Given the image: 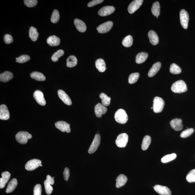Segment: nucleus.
<instances>
[{"instance_id": "obj_1", "label": "nucleus", "mask_w": 195, "mask_h": 195, "mask_svg": "<svg viewBox=\"0 0 195 195\" xmlns=\"http://www.w3.org/2000/svg\"><path fill=\"white\" fill-rule=\"evenodd\" d=\"M171 89L173 92L180 93L186 92L187 90V87L185 82L183 80H180L172 84Z\"/></svg>"}, {"instance_id": "obj_2", "label": "nucleus", "mask_w": 195, "mask_h": 195, "mask_svg": "<svg viewBox=\"0 0 195 195\" xmlns=\"http://www.w3.org/2000/svg\"><path fill=\"white\" fill-rule=\"evenodd\" d=\"M114 118L116 122L121 124H124L126 123L128 119L126 112L122 109L117 110L115 113Z\"/></svg>"}, {"instance_id": "obj_3", "label": "nucleus", "mask_w": 195, "mask_h": 195, "mask_svg": "<svg viewBox=\"0 0 195 195\" xmlns=\"http://www.w3.org/2000/svg\"><path fill=\"white\" fill-rule=\"evenodd\" d=\"M165 105L163 99L160 97H156L153 100V110L154 112L158 113L162 111Z\"/></svg>"}, {"instance_id": "obj_4", "label": "nucleus", "mask_w": 195, "mask_h": 195, "mask_svg": "<svg viewBox=\"0 0 195 195\" xmlns=\"http://www.w3.org/2000/svg\"><path fill=\"white\" fill-rule=\"evenodd\" d=\"M32 138V135L27 132H19L16 134V139L20 144H27L28 140Z\"/></svg>"}, {"instance_id": "obj_5", "label": "nucleus", "mask_w": 195, "mask_h": 195, "mask_svg": "<svg viewBox=\"0 0 195 195\" xmlns=\"http://www.w3.org/2000/svg\"><path fill=\"white\" fill-rule=\"evenodd\" d=\"M128 141V136L125 133H121L118 136L115 141L117 146L120 148L125 147L127 146Z\"/></svg>"}, {"instance_id": "obj_6", "label": "nucleus", "mask_w": 195, "mask_h": 195, "mask_svg": "<svg viewBox=\"0 0 195 195\" xmlns=\"http://www.w3.org/2000/svg\"><path fill=\"white\" fill-rule=\"evenodd\" d=\"M180 21L181 25L185 29H187L188 27L189 15L185 10H182L180 13Z\"/></svg>"}, {"instance_id": "obj_7", "label": "nucleus", "mask_w": 195, "mask_h": 195, "mask_svg": "<svg viewBox=\"0 0 195 195\" xmlns=\"http://www.w3.org/2000/svg\"><path fill=\"white\" fill-rule=\"evenodd\" d=\"M101 143V136L99 134H97L95 135L93 141L91 144L88 150V153L92 154L95 152L99 147Z\"/></svg>"}, {"instance_id": "obj_8", "label": "nucleus", "mask_w": 195, "mask_h": 195, "mask_svg": "<svg viewBox=\"0 0 195 195\" xmlns=\"http://www.w3.org/2000/svg\"><path fill=\"white\" fill-rule=\"evenodd\" d=\"M41 164L42 162L40 160L33 159L28 162L25 165V168L28 171H33L41 166Z\"/></svg>"}, {"instance_id": "obj_9", "label": "nucleus", "mask_w": 195, "mask_h": 195, "mask_svg": "<svg viewBox=\"0 0 195 195\" xmlns=\"http://www.w3.org/2000/svg\"><path fill=\"white\" fill-rule=\"evenodd\" d=\"M113 25V23L111 21H108L99 25L97 28L98 31L100 33H105L109 32Z\"/></svg>"}, {"instance_id": "obj_10", "label": "nucleus", "mask_w": 195, "mask_h": 195, "mask_svg": "<svg viewBox=\"0 0 195 195\" xmlns=\"http://www.w3.org/2000/svg\"><path fill=\"white\" fill-rule=\"evenodd\" d=\"M143 2V0H135L132 2L128 9L129 13L132 14L136 11L142 5Z\"/></svg>"}, {"instance_id": "obj_11", "label": "nucleus", "mask_w": 195, "mask_h": 195, "mask_svg": "<svg viewBox=\"0 0 195 195\" xmlns=\"http://www.w3.org/2000/svg\"><path fill=\"white\" fill-rule=\"evenodd\" d=\"M56 128L62 132H66L67 133H70L71 129L70 124H68L64 121H58L55 124Z\"/></svg>"}, {"instance_id": "obj_12", "label": "nucleus", "mask_w": 195, "mask_h": 195, "mask_svg": "<svg viewBox=\"0 0 195 195\" xmlns=\"http://www.w3.org/2000/svg\"><path fill=\"white\" fill-rule=\"evenodd\" d=\"M33 97L39 105L44 106L46 104L43 93L41 91L37 90L34 92Z\"/></svg>"}, {"instance_id": "obj_13", "label": "nucleus", "mask_w": 195, "mask_h": 195, "mask_svg": "<svg viewBox=\"0 0 195 195\" xmlns=\"http://www.w3.org/2000/svg\"><path fill=\"white\" fill-rule=\"evenodd\" d=\"M115 10L112 6H106L101 8L98 12V14L101 16H108L112 14Z\"/></svg>"}, {"instance_id": "obj_14", "label": "nucleus", "mask_w": 195, "mask_h": 195, "mask_svg": "<svg viewBox=\"0 0 195 195\" xmlns=\"http://www.w3.org/2000/svg\"><path fill=\"white\" fill-rule=\"evenodd\" d=\"M107 110V108L101 103H98L95 106V113L98 118H101L102 115L105 114Z\"/></svg>"}, {"instance_id": "obj_15", "label": "nucleus", "mask_w": 195, "mask_h": 195, "mask_svg": "<svg viewBox=\"0 0 195 195\" xmlns=\"http://www.w3.org/2000/svg\"><path fill=\"white\" fill-rule=\"evenodd\" d=\"M154 188L156 192L160 195H171V194L170 190L165 186L157 185L154 186Z\"/></svg>"}, {"instance_id": "obj_16", "label": "nucleus", "mask_w": 195, "mask_h": 195, "mask_svg": "<svg viewBox=\"0 0 195 195\" xmlns=\"http://www.w3.org/2000/svg\"><path fill=\"white\" fill-rule=\"evenodd\" d=\"M171 127L175 131H178L183 129V125L182 124V120L180 119H175L170 121Z\"/></svg>"}, {"instance_id": "obj_17", "label": "nucleus", "mask_w": 195, "mask_h": 195, "mask_svg": "<svg viewBox=\"0 0 195 195\" xmlns=\"http://www.w3.org/2000/svg\"><path fill=\"white\" fill-rule=\"evenodd\" d=\"M10 113L7 107L4 105L0 106V119L2 120H7L10 118Z\"/></svg>"}, {"instance_id": "obj_18", "label": "nucleus", "mask_w": 195, "mask_h": 195, "mask_svg": "<svg viewBox=\"0 0 195 195\" xmlns=\"http://www.w3.org/2000/svg\"><path fill=\"white\" fill-rule=\"evenodd\" d=\"M58 95L59 98L62 100L66 105L68 106L72 105V101L70 98L63 90H59L58 92Z\"/></svg>"}, {"instance_id": "obj_19", "label": "nucleus", "mask_w": 195, "mask_h": 195, "mask_svg": "<svg viewBox=\"0 0 195 195\" xmlns=\"http://www.w3.org/2000/svg\"><path fill=\"white\" fill-rule=\"evenodd\" d=\"M2 177L0 179V188H3L10 178V173L8 171H5L2 173Z\"/></svg>"}, {"instance_id": "obj_20", "label": "nucleus", "mask_w": 195, "mask_h": 195, "mask_svg": "<svg viewBox=\"0 0 195 195\" xmlns=\"http://www.w3.org/2000/svg\"><path fill=\"white\" fill-rule=\"evenodd\" d=\"M76 29L80 32H84L86 30V26L84 22L78 19H76L74 21Z\"/></svg>"}, {"instance_id": "obj_21", "label": "nucleus", "mask_w": 195, "mask_h": 195, "mask_svg": "<svg viewBox=\"0 0 195 195\" xmlns=\"http://www.w3.org/2000/svg\"><path fill=\"white\" fill-rule=\"evenodd\" d=\"M150 42L153 45H157L159 43V38L157 34L153 30H150L148 33Z\"/></svg>"}, {"instance_id": "obj_22", "label": "nucleus", "mask_w": 195, "mask_h": 195, "mask_svg": "<svg viewBox=\"0 0 195 195\" xmlns=\"http://www.w3.org/2000/svg\"><path fill=\"white\" fill-rule=\"evenodd\" d=\"M161 64L160 62L156 63L153 65L150 70H149L148 75L149 77H153L157 74L161 68Z\"/></svg>"}, {"instance_id": "obj_23", "label": "nucleus", "mask_w": 195, "mask_h": 195, "mask_svg": "<svg viewBox=\"0 0 195 195\" xmlns=\"http://www.w3.org/2000/svg\"><path fill=\"white\" fill-rule=\"evenodd\" d=\"M127 177L123 174L119 175L116 179V186L117 188H120L124 185L127 181Z\"/></svg>"}, {"instance_id": "obj_24", "label": "nucleus", "mask_w": 195, "mask_h": 195, "mask_svg": "<svg viewBox=\"0 0 195 195\" xmlns=\"http://www.w3.org/2000/svg\"><path fill=\"white\" fill-rule=\"evenodd\" d=\"M48 44L51 46H56L59 45L60 42V39L55 36H50L47 40Z\"/></svg>"}, {"instance_id": "obj_25", "label": "nucleus", "mask_w": 195, "mask_h": 195, "mask_svg": "<svg viewBox=\"0 0 195 195\" xmlns=\"http://www.w3.org/2000/svg\"><path fill=\"white\" fill-rule=\"evenodd\" d=\"M13 78V73L9 71H6L0 75V81L2 82H8Z\"/></svg>"}, {"instance_id": "obj_26", "label": "nucleus", "mask_w": 195, "mask_h": 195, "mask_svg": "<svg viewBox=\"0 0 195 195\" xmlns=\"http://www.w3.org/2000/svg\"><path fill=\"white\" fill-rule=\"evenodd\" d=\"M95 66L98 70L101 72H104L106 69L105 61L102 58H99L96 61Z\"/></svg>"}, {"instance_id": "obj_27", "label": "nucleus", "mask_w": 195, "mask_h": 195, "mask_svg": "<svg viewBox=\"0 0 195 195\" xmlns=\"http://www.w3.org/2000/svg\"><path fill=\"white\" fill-rule=\"evenodd\" d=\"M148 54L145 52H141L136 55V63L141 64L144 62L148 58Z\"/></svg>"}, {"instance_id": "obj_28", "label": "nucleus", "mask_w": 195, "mask_h": 195, "mask_svg": "<svg viewBox=\"0 0 195 195\" xmlns=\"http://www.w3.org/2000/svg\"><path fill=\"white\" fill-rule=\"evenodd\" d=\"M77 59L76 57L74 55L69 56L67 59L66 65L69 68H72L76 66Z\"/></svg>"}, {"instance_id": "obj_29", "label": "nucleus", "mask_w": 195, "mask_h": 195, "mask_svg": "<svg viewBox=\"0 0 195 195\" xmlns=\"http://www.w3.org/2000/svg\"><path fill=\"white\" fill-rule=\"evenodd\" d=\"M30 76L37 81H44L46 80V77L43 74L38 72H34L30 73Z\"/></svg>"}, {"instance_id": "obj_30", "label": "nucleus", "mask_w": 195, "mask_h": 195, "mask_svg": "<svg viewBox=\"0 0 195 195\" xmlns=\"http://www.w3.org/2000/svg\"><path fill=\"white\" fill-rule=\"evenodd\" d=\"M17 185V180L16 179H13L8 183L6 192L7 193L12 192L14 191Z\"/></svg>"}, {"instance_id": "obj_31", "label": "nucleus", "mask_w": 195, "mask_h": 195, "mask_svg": "<svg viewBox=\"0 0 195 195\" xmlns=\"http://www.w3.org/2000/svg\"><path fill=\"white\" fill-rule=\"evenodd\" d=\"M38 36V32L36 28L33 27H30L29 30V36L31 40L36 41L37 40Z\"/></svg>"}, {"instance_id": "obj_32", "label": "nucleus", "mask_w": 195, "mask_h": 195, "mask_svg": "<svg viewBox=\"0 0 195 195\" xmlns=\"http://www.w3.org/2000/svg\"><path fill=\"white\" fill-rule=\"evenodd\" d=\"M151 12L154 16L158 18L160 14V6L159 2H156L153 4Z\"/></svg>"}, {"instance_id": "obj_33", "label": "nucleus", "mask_w": 195, "mask_h": 195, "mask_svg": "<svg viewBox=\"0 0 195 195\" xmlns=\"http://www.w3.org/2000/svg\"><path fill=\"white\" fill-rule=\"evenodd\" d=\"M151 142V138L150 136L147 135L145 136L143 139L141 148L143 150H146L148 148Z\"/></svg>"}, {"instance_id": "obj_34", "label": "nucleus", "mask_w": 195, "mask_h": 195, "mask_svg": "<svg viewBox=\"0 0 195 195\" xmlns=\"http://www.w3.org/2000/svg\"><path fill=\"white\" fill-rule=\"evenodd\" d=\"M100 98L102 99V104L105 106H109L110 104V98L108 97L104 93H101L99 95Z\"/></svg>"}, {"instance_id": "obj_35", "label": "nucleus", "mask_w": 195, "mask_h": 195, "mask_svg": "<svg viewBox=\"0 0 195 195\" xmlns=\"http://www.w3.org/2000/svg\"><path fill=\"white\" fill-rule=\"evenodd\" d=\"M133 42V39L131 35L128 36L126 37L123 39L122 41V44L124 46L129 47L132 46Z\"/></svg>"}, {"instance_id": "obj_36", "label": "nucleus", "mask_w": 195, "mask_h": 195, "mask_svg": "<svg viewBox=\"0 0 195 195\" xmlns=\"http://www.w3.org/2000/svg\"><path fill=\"white\" fill-rule=\"evenodd\" d=\"M170 72L173 74H179L181 72V69L176 64H171L170 69Z\"/></svg>"}, {"instance_id": "obj_37", "label": "nucleus", "mask_w": 195, "mask_h": 195, "mask_svg": "<svg viewBox=\"0 0 195 195\" xmlns=\"http://www.w3.org/2000/svg\"><path fill=\"white\" fill-rule=\"evenodd\" d=\"M64 51L62 50H59L54 53L51 57V60L53 62L58 61V58L64 55Z\"/></svg>"}, {"instance_id": "obj_38", "label": "nucleus", "mask_w": 195, "mask_h": 195, "mask_svg": "<svg viewBox=\"0 0 195 195\" xmlns=\"http://www.w3.org/2000/svg\"><path fill=\"white\" fill-rule=\"evenodd\" d=\"M176 157V154L175 153L167 155L162 158L161 161L163 163H166L175 159Z\"/></svg>"}, {"instance_id": "obj_39", "label": "nucleus", "mask_w": 195, "mask_h": 195, "mask_svg": "<svg viewBox=\"0 0 195 195\" xmlns=\"http://www.w3.org/2000/svg\"><path fill=\"white\" fill-rule=\"evenodd\" d=\"M140 77V74L134 73L131 74L128 78V82L130 84H133L138 81Z\"/></svg>"}, {"instance_id": "obj_40", "label": "nucleus", "mask_w": 195, "mask_h": 195, "mask_svg": "<svg viewBox=\"0 0 195 195\" xmlns=\"http://www.w3.org/2000/svg\"><path fill=\"white\" fill-rule=\"evenodd\" d=\"M60 19V14L58 11L57 10H54L52 13L51 18V21L52 23H56L58 22Z\"/></svg>"}, {"instance_id": "obj_41", "label": "nucleus", "mask_w": 195, "mask_h": 195, "mask_svg": "<svg viewBox=\"0 0 195 195\" xmlns=\"http://www.w3.org/2000/svg\"><path fill=\"white\" fill-rule=\"evenodd\" d=\"M186 180L189 183L195 182V169L190 171L186 177Z\"/></svg>"}, {"instance_id": "obj_42", "label": "nucleus", "mask_w": 195, "mask_h": 195, "mask_svg": "<svg viewBox=\"0 0 195 195\" xmlns=\"http://www.w3.org/2000/svg\"><path fill=\"white\" fill-rule=\"evenodd\" d=\"M30 58V56L27 55H23L16 58V62L20 63H23L29 61Z\"/></svg>"}, {"instance_id": "obj_43", "label": "nucleus", "mask_w": 195, "mask_h": 195, "mask_svg": "<svg viewBox=\"0 0 195 195\" xmlns=\"http://www.w3.org/2000/svg\"><path fill=\"white\" fill-rule=\"evenodd\" d=\"M194 132V129L192 128H188L184 130L180 134V136L181 138H185L190 136Z\"/></svg>"}, {"instance_id": "obj_44", "label": "nucleus", "mask_w": 195, "mask_h": 195, "mask_svg": "<svg viewBox=\"0 0 195 195\" xmlns=\"http://www.w3.org/2000/svg\"><path fill=\"white\" fill-rule=\"evenodd\" d=\"M44 185L46 192V193L47 194H51L53 190V188L51 186V184L47 181L46 180L44 181Z\"/></svg>"}, {"instance_id": "obj_45", "label": "nucleus", "mask_w": 195, "mask_h": 195, "mask_svg": "<svg viewBox=\"0 0 195 195\" xmlns=\"http://www.w3.org/2000/svg\"><path fill=\"white\" fill-rule=\"evenodd\" d=\"M24 2L25 5L28 7H34L38 3V1L37 0H25Z\"/></svg>"}, {"instance_id": "obj_46", "label": "nucleus", "mask_w": 195, "mask_h": 195, "mask_svg": "<svg viewBox=\"0 0 195 195\" xmlns=\"http://www.w3.org/2000/svg\"><path fill=\"white\" fill-rule=\"evenodd\" d=\"M4 41L6 44H10L13 42V37L9 34H6L4 36Z\"/></svg>"}, {"instance_id": "obj_47", "label": "nucleus", "mask_w": 195, "mask_h": 195, "mask_svg": "<svg viewBox=\"0 0 195 195\" xmlns=\"http://www.w3.org/2000/svg\"><path fill=\"white\" fill-rule=\"evenodd\" d=\"M42 188L40 184H37L34 188V195H41Z\"/></svg>"}, {"instance_id": "obj_48", "label": "nucleus", "mask_w": 195, "mask_h": 195, "mask_svg": "<svg viewBox=\"0 0 195 195\" xmlns=\"http://www.w3.org/2000/svg\"><path fill=\"white\" fill-rule=\"evenodd\" d=\"M104 1L103 0H94L91 1L88 4L89 7H92V6L97 5L98 4L101 3Z\"/></svg>"}, {"instance_id": "obj_49", "label": "nucleus", "mask_w": 195, "mask_h": 195, "mask_svg": "<svg viewBox=\"0 0 195 195\" xmlns=\"http://www.w3.org/2000/svg\"><path fill=\"white\" fill-rule=\"evenodd\" d=\"M69 170L68 168L66 167L64 169L63 172V176L65 180L68 181L69 176Z\"/></svg>"}, {"instance_id": "obj_50", "label": "nucleus", "mask_w": 195, "mask_h": 195, "mask_svg": "<svg viewBox=\"0 0 195 195\" xmlns=\"http://www.w3.org/2000/svg\"><path fill=\"white\" fill-rule=\"evenodd\" d=\"M46 180L51 185H54V177H52L48 175L47 176Z\"/></svg>"}]
</instances>
